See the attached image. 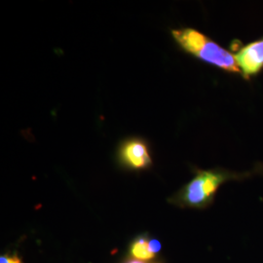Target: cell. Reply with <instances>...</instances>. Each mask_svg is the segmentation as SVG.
Here are the masks:
<instances>
[{
    "mask_svg": "<svg viewBox=\"0 0 263 263\" xmlns=\"http://www.w3.org/2000/svg\"><path fill=\"white\" fill-rule=\"evenodd\" d=\"M124 263H158V262H151V261H143V260H140V259H136V258H129L127 259Z\"/></svg>",
    "mask_w": 263,
    "mask_h": 263,
    "instance_id": "obj_8",
    "label": "cell"
},
{
    "mask_svg": "<svg viewBox=\"0 0 263 263\" xmlns=\"http://www.w3.org/2000/svg\"><path fill=\"white\" fill-rule=\"evenodd\" d=\"M234 56L246 80L258 76L263 70V38L238 49Z\"/></svg>",
    "mask_w": 263,
    "mask_h": 263,
    "instance_id": "obj_4",
    "label": "cell"
},
{
    "mask_svg": "<svg viewBox=\"0 0 263 263\" xmlns=\"http://www.w3.org/2000/svg\"><path fill=\"white\" fill-rule=\"evenodd\" d=\"M172 36L185 53L217 68L236 76H242L235 56L216 41L192 28L172 30Z\"/></svg>",
    "mask_w": 263,
    "mask_h": 263,
    "instance_id": "obj_2",
    "label": "cell"
},
{
    "mask_svg": "<svg viewBox=\"0 0 263 263\" xmlns=\"http://www.w3.org/2000/svg\"><path fill=\"white\" fill-rule=\"evenodd\" d=\"M0 263H23L17 254L14 255H2L0 257Z\"/></svg>",
    "mask_w": 263,
    "mask_h": 263,
    "instance_id": "obj_6",
    "label": "cell"
},
{
    "mask_svg": "<svg viewBox=\"0 0 263 263\" xmlns=\"http://www.w3.org/2000/svg\"><path fill=\"white\" fill-rule=\"evenodd\" d=\"M116 157L119 165L125 169L142 171L153 166L148 143L138 137L124 140L118 146Z\"/></svg>",
    "mask_w": 263,
    "mask_h": 263,
    "instance_id": "obj_3",
    "label": "cell"
},
{
    "mask_svg": "<svg viewBox=\"0 0 263 263\" xmlns=\"http://www.w3.org/2000/svg\"><path fill=\"white\" fill-rule=\"evenodd\" d=\"M149 240L146 236H141L134 240L130 246V254L133 258L143 261H151L154 259L156 254L151 252Z\"/></svg>",
    "mask_w": 263,
    "mask_h": 263,
    "instance_id": "obj_5",
    "label": "cell"
},
{
    "mask_svg": "<svg viewBox=\"0 0 263 263\" xmlns=\"http://www.w3.org/2000/svg\"><path fill=\"white\" fill-rule=\"evenodd\" d=\"M149 247L151 252L154 254H157L161 251V244L159 241L156 239H151L149 240Z\"/></svg>",
    "mask_w": 263,
    "mask_h": 263,
    "instance_id": "obj_7",
    "label": "cell"
},
{
    "mask_svg": "<svg viewBox=\"0 0 263 263\" xmlns=\"http://www.w3.org/2000/svg\"><path fill=\"white\" fill-rule=\"evenodd\" d=\"M193 173V179L169 198V203L179 208L207 209L214 203L216 193L222 184L230 180L247 179L255 174V172L236 173L223 168L210 170L195 168Z\"/></svg>",
    "mask_w": 263,
    "mask_h": 263,
    "instance_id": "obj_1",
    "label": "cell"
}]
</instances>
